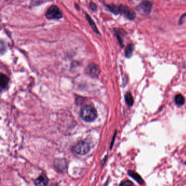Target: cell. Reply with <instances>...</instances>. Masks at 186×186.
<instances>
[{
  "label": "cell",
  "instance_id": "obj_1",
  "mask_svg": "<svg viewBox=\"0 0 186 186\" xmlns=\"http://www.w3.org/2000/svg\"><path fill=\"white\" fill-rule=\"evenodd\" d=\"M97 111L92 105H86L80 111V116L86 122H92L97 117Z\"/></svg>",
  "mask_w": 186,
  "mask_h": 186
},
{
  "label": "cell",
  "instance_id": "obj_2",
  "mask_svg": "<svg viewBox=\"0 0 186 186\" xmlns=\"http://www.w3.org/2000/svg\"><path fill=\"white\" fill-rule=\"evenodd\" d=\"M45 16L50 19H58L62 17V13L57 6L52 5L47 10Z\"/></svg>",
  "mask_w": 186,
  "mask_h": 186
},
{
  "label": "cell",
  "instance_id": "obj_3",
  "mask_svg": "<svg viewBox=\"0 0 186 186\" xmlns=\"http://www.w3.org/2000/svg\"><path fill=\"white\" fill-rule=\"evenodd\" d=\"M119 13L131 20H134L136 17V14L134 11L128 7L122 5L118 6V14Z\"/></svg>",
  "mask_w": 186,
  "mask_h": 186
},
{
  "label": "cell",
  "instance_id": "obj_4",
  "mask_svg": "<svg viewBox=\"0 0 186 186\" xmlns=\"http://www.w3.org/2000/svg\"><path fill=\"white\" fill-rule=\"evenodd\" d=\"M90 150V147L88 144L84 141H80L77 143L74 146L73 150L76 154L79 155H85L87 154Z\"/></svg>",
  "mask_w": 186,
  "mask_h": 186
},
{
  "label": "cell",
  "instance_id": "obj_5",
  "mask_svg": "<svg viewBox=\"0 0 186 186\" xmlns=\"http://www.w3.org/2000/svg\"><path fill=\"white\" fill-rule=\"evenodd\" d=\"M152 3L150 1H143L137 7V10L143 15L150 14L151 12Z\"/></svg>",
  "mask_w": 186,
  "mask_h": 186
},
{
  "label": "cell",
  "instance_id": "obj_6",
  "mask_svg": "<svg viewBox=\"0 0 186 186\" xmlns=\"http://www.w3.org/2000/svg\"><path fill=\"white\" fill-rule=\"evenodd\" d=\"M86 71L87 74L90 75L92 77H96L99 74L100 72L98 66L94 64H89L87 67Z\"/></svg>",
  "mask_w": 186,
  "mask_h": 186
},
{
  "label": "cell",
  "instance_id": "obj_7",
  "mask_svg": "<svg viewBox=\"0 0 186 186\" xmlns=\"http://www.w3.org/2000/svg\"><path fill=\"white\" fill-rule=\"evenodd\" d=\"M54 166L56 170L61 172H65L67 169L66 161L64 159L56 160L55 161Z\"/></svg>",
  "mask_w": 186,
  "mask_h": 186
},
{
  "label": "cell",
  "instance_id": "obj_8",
  "mask_svg": "<svg viewBox=\"0 0 186 186\" xmlns=\"http://www.w3.org/2000/svg\"><path fill=\"white\" fill-rule=\"evenodd\" d=\"M36 186H47L48 184V178L45 174H42L35 181Z\"/></svg>",
  "mask_w": 186,
  "mask_h": 186
},
{
  "label": "cell",
  "instance_id": "obj_9",
  "mask_svg": "<svg viewBox=\"0 0 186 186\" xmlns=\"http://www.w3.org/2000/svg\"><path fill=\"white\" fill-rule=\"evenodd\" d=\"M128 175L133 178L134 180L136 181L138 183H139L140 184H143V182H144L143 178L140 176L139 175L136 173L135 172L132 171V170H129V171H128Z\"/></svg>",
  "mask_w": 186,
  "mask_h": 186
},
{
  "label": "cell",
  "instance_id": "obj_10",
  "mask_svg": "<svg viewBox=\"0 0 186 186\" xmlns=\"http://www.w3.org/2000/svg\"><path fill=\"white\" fill-rule=\"evenodd\" d=\"M9 82V78L3 74H1L0 76V86L1 88H4L7 86Z\"/></svg>",
  "mask_w": 186,
  "mask_h": 186
},
{
  "label": "cell",
  "instance_id": "obj_11",
  "mask_svg": "<svg viewBox=\"0 0 186 186\" xmlns=\"http://www.w3.org/2000/svg\"><path fill=\"white\" fill-rule=\"evenodd\" d=\"M134 50V45L132 44H128L125 50V56L127 58H130L133 55V52Z\"/></svg>",
  "mask_w": 186,
  "mask_h": 186
},
{
  "label": "cell",
  "instance_id": "obj_12",
  "mask_svg": "<svg viewBox=\"0 0 186 186\" xmlns=\"http://www.w3.org/2000/svg\"><path fill=\"white\" fill-rule=\"evenodd\" d=\"M125 98L126 102L128 106L131 107L134 104V99L130 92H128L127 93H126L125 96Z\"/></svg>",
  "mask_w": 186,
  "mask_h": 186
},
{
  "label": "cell",
  "instance_id": "obj_13",
  "mask_svg": "<svg viewBox=\"0 0 186 186\" xmlns=\"http://www.w3.org/2000/svg\"><path fill=\"white\" fill-rule=\"evenodd\" d=\"M175 101L176 104L178 105H182L184 104L185 99L182 95L178 94L175 97Z\"/></svg>",
  "mask_w": 186,
  "mask_h": 186
},
{
  "label": "cell",
  "instance_id": "obj_14",
  "mask_svg": "<svg viewBox=\"0 0 186 186\" xmlns=\"http://www.w3.org/2000/svg\"><path fill=\"white\" fill-rule=\"evenodd\" d=\"M86 17H87V20L89 22V23L90 24L91 26L93 28V29L95 30V31L99 35L100 33H99V31H98V29H97V27H96V25H95V23H94L93 20L90 17L88 14H86Z\"/></svg>",
  "mask_w": 186,
  "mask_h": 186
},
{
  "label": "cell",
  "instance_id": "obj_15",
  "mask_svg": "<svg viewBox=\"0 0 186 186\" xmlns=\"http://www.w3.org/2000/svg\"><path fill=\"white\" fill-rule=\"evenodd\" d=\"M119 186H133V183L130 181H125L121 183Z\"/></svg>",
  "mask_w": 186,
  "mask_h": 186
},
{
  "label": "cell",
  "instance_id": "obj_16",
  "mask_svg": "<svg viewBox=\"0 0 186 186\" xmlns=\"http://www.w3.org/2000/svg\"><path fill=\"white\" fill-rule=\"evenodd\" d=\"M90 7L93 11H95V10H96V9H97V6H96V4H95L93 2H90Z\"/></svg>",
  "mask_w": 186,
  "mask_h": 186
}]
</instances>
